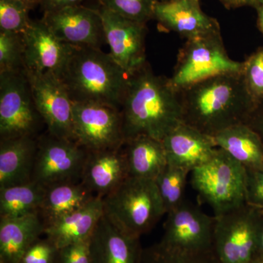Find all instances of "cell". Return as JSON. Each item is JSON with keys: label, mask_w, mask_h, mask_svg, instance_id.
Segmentation results:
<instances>
[{"label": "cell", "mask_w": 263, "mask_h": 263, "mask_svg": "<svg viewBox=\"0 0 263 263\" xmlns=\"http://www.w3.org/2000/svg\"><path fill=\"white\" fill-rule=\"evenodd\" d=\"M154 18L186 41L221 32L217 21L202 11L200 0H162L155 5Z\"/></svg>", "instance_id": "cell-16"}, {"label": "cell", "mask_w": 263, "mask_h": 263, "mask_svg": "<svg viewBox=\"0 0 263 263\" xmlns=\"http://www.w3.org/2000/svg\"><path fill=\"white\" fill-rule=\"evenodd\" d=\"M103 214V197L96 196L84 206L45 227L44 234L59 249L89 239Z\"/></svg>", "instance_id": "cell-20"}, {"label": "cell", "mask_w": 263, "mask_h": 263, "mask_svg": "<svg viewBox=\"0 0 263 263\" xmlns=\"http://www.w3.org/2000/svg\"><path fill=\"white\" fill-rule=\"evenodd\" d=\"M100 5L118 14L146 24L154 18V10L162 0H99Z\"/></svg>", "instance_id": "cell-31"}, {"label": "cell", "mask_w": 263, "mask_h": 263, "mask_svg": "<svg viewBox=\"0 0 263 263\" xmlns=\"http://www.w3.org/2000/svg\"><path fill=\"white\" fill-rule=\"evenodd\" d=\"M59 249L47 237L37 238L26 251L20 263H57Z\"/></svg>", "instance_id": "cell-33"}, {"label": "cell", "mask_w": 263, "mask_h": 263, "mask_svg": "<svg viewBox=\"0 0 263 263\" xmlns=\"http://www.w3.org/2000/svg\"><path fill=\"white\" fill-rule=\"evenodd\" d=\"M190 171L167 163L155 179L166 214L180 205Z\"/></svg>", "instance_id": "cell-28"}, {"label": "cell", "mask_w": 263, "mask_h": 263, "mask_svg": "<svg viewBox=\"0 0 263 263\" xmlns=\"http://www.w3.org/2000/svg\"><path fill=\"white\" fill-rule=\"evenodd\" d=\"M167 214L160 243L193 252L213 249L214 216L185 200Z\"/></svg>", "instance_id": "cell-13"}, {"label": "cell", "mask_w": 263, "mask_h": 263, "mask_svg": "<svg viewBox=\"0 0 263 263\" xmlns=\"http://www.w3.org/2000/svg\"><path fill=\"white\" fill-rule=\"evenodd\" d=\"M259 209V212H260V214L263 216V207L262 208H257Z\"/></svg>", "instance_id": "cell-44"}, {"label": "cell", "mask_w": 263, "mask_h": 263, "mask_svg": "<svg viewBox=\"0 0 263 263\" xmlns=\"http://www.w3.org/2000/svg\"><path fill=\"white\" fill-rule=\"evenodd\" d=\"M24 70L22 34L0 31V72Z\"/></svg>", "instance_id": "cell-29"}, {"label": "cell", "mask_w": 263, "mask_h": 263, "mask_svg": "<svg viewBox=\"0 0 263 263\" xmlns=\"http://www.w3.org/2000/svg\"><path fill=\"white\" fill-rule=\"evenodd\" d=\"M41 121L25 70L0 72L1 139L34 136Z\"/></svg>", "instance_id": "cell-9"}, {"label": "cell", "mask_w": 263, "mask_h": 263, "mask_svg": "<svg viewBox=\"0 0 263 263\" xmlns=\"http://www.w3.org/2000/svg\"><path fill=\"white\" fill-rule=\"evenodd\" d=\"M167 1H168V0H167Z\"/></svg>", "instance_id": "cell-46"}, {"label": "cell", "mask_w": 263, "mask_h": 263, "mask_svg": "<svg viewBox=\"0 0 263 263\" xmlns=\"http://www.w3.org/2000/svg\"><path fill=\"white\" fill-rule=\"evenodd\" d=\"M243 62L229 56L221 32L187 40L180 50L170 83L176 91L224 74H241Z\"/></svg>", "instance_id": "cell-6"}, {"label": "cell", "mask_w": 263, "mask_h": 263, "mask_svg": "<svg viewBox=\"0 0 263 263\" xmlns=\"http://www.w3.org/2000/svg\"><path fill=\"white\" fill-rule=\"evenodd\" d=\"M227 8H237L235 0H219Z\"/></svg>", "instance_id": "cell-41"}, {"label": "cell", "mask_w": 263, "mask_h": 263, "mask_svg": "<svg viewBox=\"0 0 263 263\" xmlns=\"http://www.w3.org/2000/svg\"><path fill=\"white\" fill-rule=\"evenodd\" d=\"M241 76L249 95L257 105L263 100V47L243 62Z\"/></svg>", "instance_id": "cell-32"}, {"label": "cell", "mask_w": 263, "mask_h": 263, "mask_svg": "<svg viewBox=\"0 0 263 263\" xmlns=\"http://www.w3.org/2000/svg\"><path fill=\"white\" fill-rule=\"evenodd\" d=\"M45 194L46 189L32 181L0 189V219L38 213Z\"/></svg>", "instance_id": "cell-26"}, {"label": "cell", "mask_w": 263, "mask_h": 263, "mask_svg": "<svg viewBox=\"0 0 263 263\" xmlns=\"http://www.w3.org/2000/svg\"><path fill=\"white\" fill-rule=\"evenodd\" d=\"M129 177L123 146L88 151L81 181L96 196L103 197Z\"/></svg>", "instance_id": "cell-18"}, {"label": "cell", "mask_w": 263, "mask_h": 263, "mask_svg": "<svg viewBox=\"0 0 263 263\" xmlns=\"http://www.w3.org/2000/svg\"><path fill=\"white\" fill-rule=\"evenodd\" d=\"M32 8L18 0H0V31L23 34L30 23Z\"/></svg>", "instance_id": "cell-30"}, {"label": "cell", "mask_w": 263, "mask_h": 263, "mask_svg": "<svg viewBox=\"0 0 263 263\" xmlns=\"http://www.w3.org/2000/svg\"><path fill=\"white\" fill-rule=\"evenodd\" d=\"M167 163L190 171L200 167L216 155L214 138L181 123L162 140Z\"/></svg>", "instance_id": "cell-17"}, {"label": "cell", "mask_w": 263, "mask_h": 263, "mask_svg": "<svg viewBox=\"0 0 263 263\" xmlns=\"http://www.w3.org/2000/svg\"><path fill=\"white\" fill-rule=\"evenodd\" d=\"M57 263H93L91 238L59 249Z\"/></svg>", "instance_id": "cell-34"}, {"label": "cell", "mask_w": 263, "mask_h": 263, "mask_svg": "<svg viewBox=\"0 0 263 263\" xmlns=\"http://www.w3.org/2000/svg\"><path fill=\"white\" fill-rule=\"evenodd\" d=\"M85 0H40L39 5L43 13L57 11L68 7L81 5Z\"/></svg>", "instance_id": "cell-36"}, {"label": "cell", "mask_w": 263, "mask_h": 263, "mask_svg": "<svg viewBox=\"0 0 263 263\" xmlns=\"http://www.w3.org/2000/svg\"><path fill=\"white\" fill-rule=\"evenodd\" d=\"M263 2V0H235L236 7L252 6L257 8Z\"/></svg>", "instance_id": "cell-38"}, {"label": "cell", "mask_w": 263, "mask_h": 263, "mask_svg": "<svg viewBox=\"0 0 263 263\" xmlns=\"http://www.w3.org/2000/svg\"><path fill=\"white\" fill-rule=\"evenodd\" d=\"M74 141L87 151L121 148L124 143L121 110L98 103H73Z\"/></svg>", "instance_id": "cell-10"}, {"label": "cell", "mask_w": 263, "mask_h": 263, "mask_svg": "<svg viewBox=\"0 0 263 263\" xmlns=\"http://www.w3.org/2000/svg\"><path fill=\"white\" fill-rule=\"evenodd\" d=\"M37 148L34 136L1 139L0 189L32 181Z\"/></svg>", "instance_id": "cell-21"}, {"label": "cell", "mask_w": 263, "mask_h": 263, "mask_svg": "<svg viewBox=\"0 0 263 263\" xmlns=\"http://www.w3.org/2000/svg\"><path fill=\"white\" fill-rule=\"evenodd\" d=\"M104 214L124 233L140 237L156 226L165 210L154 179L128 177L104 197Z\"/></svg>", "instance_id": "cell-4"}, {"label": "cell", "mask_w": 263, "mask_h": 263, "mask_svg": "<svg viewBox=\"0 0 263 263\" xmlns=\"http://www.w3.org/2000/svg\"><path fill=\"white\" fill-rule=\"evenodd\" d=\"M25 70L34 105L52 136L74 141L73 102L58 76Z\"/></svg>", "instance_id": "cell-11"}, {"label": "cell", "mask_w": 263, "mask_h": 263, "mask_svg": "<svg viewBox=\"0 0 263 263\" xmlns=\"http://www.w3.org/2000/svg\"><path fill=\"white\" fill-rule=\"evenodd\" d=\"M217 148L241 164L246 170L263 165V143L247 124H236L213 136Z\"/></svg>", "instance_id": "cell-23"}, {"label": "cell", "mask_w": 263, "mask_h": 263, "mask_svg": "<svg viewBox=\"0 0 263 263\" xmlns=\"http://www.w3.org/2000/svg\"><path fill=\"white\" fill-rule=\"evenodd\" d=\"M98 10L110 47L109 54L128 75H133L147 63L146 24L126 18L102 5Z\"/></svg>", "instance_id": "cell-12"}, {"label": "cell", "mask_w": 263, "mask_h": 263, "mask_svg": "<svg viewBox=\"0 0 263 263\" xmlns=\"http://www.w3.org/2000/svg\"><path fill=\"white\" fill-rule=\"evenodd\" d=\"M257 11V24L260 32L263 34V2L256 8Z\"/></svg>", "instance_id": "cell-40"}, {"label": "cell", "mask_w": 263, "mask_h": 263, "mask_svg": "<svg viewBox=\"0 0 263 263\" xmlns=\"http://www.w3.org/2000/svg\"><path fill=\"white\" fill-rule=\"evenodd\" d=\"M18 1L23 2L26 4L30 5L34 8L35 5H39L40 0H18Z\"/></svg>", "instance_id": "cell-42"}, {"label": "cell", "mask_w": 263, "mask_h": 263, "mask_svg": "<svg viewBox=\"0 0 263 263\" xmlns=\"http://www.w3.org/2000/svg\"><path fill=\"white\" fill-rule=\"evenodd\" d=\"M247 203L256 208L263 207V165L257 168L246 170Z\"/></svg>", "instance_id": "cell-35"}, {"label": "cell", "mask_w": 263, "mask_h": 263, "mask_svg": "<svg viewBox=\"0 0 263 263\" xmlns=\"http://www.w3.org/2000/svg\"><path fill=\"white\" fill-rule=\"evenodd\" d=\"M45 224L38 213L22 217L0 219V260L20 263L26 251L44 234Z\"/></svg>", "instance_id": "cell-22"}, {"label": "cell", "mask_w": 263, "mask_h": 263, "mask_svg": "<svg viewBox=\"0 0 263 263\" xmlns=\"http://www.w3.org/2000/svg\"><path fill=\"white\" fill-rule=\"evenodd\" d=\"M87 153L77 142L57 138L47 132L37 138L32 181L45 189L81 181Z\"/></svg>", "instance_id": "cell-8"}, {"label": "cell", "mask_w": 263, "mask_h": 263, "mask_svg": "<svg viewBox=\"0 0 263 263\" xmlns=\"http://www.w3.org/2000/svg\"><path fill=\"white\" fill-rule=\"evenodd\" d=\"M250 263H263V260H262V259H255Z\"/></svg>", "instance_id": "cell-43"}, {"label": "cell", "mask_w": 263, "mask_h": 263, "mask_svg": "<svg viewBox=\"0 0 263 263\" xmlns=\"http://www.w3.org/2000/svg\"><path fill=\"white\" fill-rule=\"evenodd\" d=\"M42 19L57 37L72 46L101 48L107 43L98 10L77 5L44 13Z\"/></svg>", "instance_id": "cell-15"}, {"label": "cell", "mask_w": 263, "mask_h": 263, "mask_svg": "<svg viewBox=\"0 0 263 263\" xmlns=\"http://www.w3.org/2000/svg\"><path fill=\"white\" fill-rule=\"evenodd\" d=\"M129 76L101 48L75 46L60 75L73 103H98L122 110Z\"/></svg>", "instance_id": "cell-3"}, {"label": "cell", "mask_w": 263, "mask_h": 263, "mask_svg": "<svg viewBox=\"0 0 263 263\" xmlns=\"http://www.w3.org/2000/svg\"><path fill=\"white\" fill-rule=\"evenodd\" d=\"M129 177L155 180L167 165L162 142L148 136H139L123 145Z\"/></svg>", "instance_id": "cell-24"}, {"label": "cell", "mask_w": 263, "mask_h": 263, "mask_svg": "<svg viewBox=\"0 0 263 263\" xmlns=\"http://www.w3.org/2000/svg\"><path fill=\"white\" fill-rule=\"evenodd\" d=\"M213 249L221 263H250L256 259L263 216L246 203L214 216Z\"/></svg>", "instance_id": "cell-7"}, {"label": "cell", "mask_w": 263, "mask_h": 263, "mask_svg": "<svg viewBox=\"0 0 263 263\" xmlns=\"http://www.w3.org/2000/svg\"><path fill=\"white\" fill-rule=\"evenodd\" d=\"M256 259H262L263 260V221L260 230H259L258 247H257V253Z\"/></svg>", "instance_id": "cell-39"}, {"label": "cell", "mask_w": 263, "mask_h": 263, "mask_svg": "<svg viewBox=\"0 0 263 263\" xmlns=\"http://www.w3.org/2000/svg\"><path fill=\"white\" fill-rule=\"evenodd\" d=\"M247 124L259 135L263 143V100L257 104Z\"/></svg>", "instance_id": "cell-37"}, {"label": "cell", "mask_w": 263, "mask_h": 263, "mask_svg": "<svg viewBox=\"0 0 263 263\" xmlns=\"http://www.w3.org/2000/svg\"><path fill=\"white\" fill-rule=\"evenodd\" d=\"M0 263H4V262H3V261L0 260Z\"/></svg>", "instance_id": "cell-45"}, {"label": "cell", "mask_w": 263, "mask_h": 263, "mask_svg": "<svg viewBox=\"0 0 263 263\" xmlns=\"http://www.w3.org/2000/svg\"><path fill=\"white\" fill-rule=\"evenodd\" d=\"M22 37L24 70L51 72L60 77L75 46L57 37L43 19L31 20Z\"/></svg>", "instance_id": "cell-14"}, {"label": "cell", "mask_w": 263, "mask_h": 263, "mask_svg": "<svg viewBox=\"0 0 263 263\" xmlns=\"http://www.w3.org/2000/svg\"><path fill=\"white\" fill-rule=\"evenodd\" d=\"M121 113L124 142L139 136L162 141L183 123L179 93L148 63L129 76Z\"/></svg>", "instance_id": "cell-1"}, {"label": "cell", "mask_w": 263, "mask_h": 263, "mask_svg": "<svg viewBox=\"0 0 263 263\" xmlns=\"http://www.w3.org/2000/svg\"><path fill=\"white\" fill-rule=\"evenodd\" d=\"M178 93L183 123L212 137L232 126L247 124L257 106L241 74L214 76Z\"/></svg>", "instance_id": "cell-2"}, {"label": "cell", "mask_w": 263, "mask_h": 263, "mask_svg": "<svg viewBox=\"0 0 263 263\" xmlns=\"http://www.w3.org/2000/svg\"><path fill=\"white\" fill-rule=\"evenodd\" d=\"M191 173L194 190L210 205L214 216L247 203L245 167L220 148L209 162Z\"/></svg>", "instance_id": "cell-5"}, {"label": "cell", "mask_w": 263, "mask_h": 263, "mask_svg": "<svg viewBox=\"0 0 263 263\" xmlns=\"http://www.w3.org/2000/svg\"><path fill=\"white\" fill-rule=\"evenodd\" d=\"M141 263H221L214 249L205 251L183 250L156 243L143 249Z\"/></svg>", "instance_id": "cell-27"}, {"label": "cell", "mask_w": 263, "mask_h": 263, "mask_svg": "<svg viewBox=\"0 0 263 263\" xmlns=\"http://www.w3.org/2000/svg\"><path fill=\"white\" fill-rule=\"evenodd\" d=\"M93 263H141L140 238L124 233L105 214L91 237Z\"/></svg>", "instance_id": "cell-19"}, {"label": "cell", "mask_w": 263, "mask_h": 263, "mask_svg": "<svg viewBox=\"0 0 263 263\" xmlns=\"http://www.w3.org/2000/svg\"><path fill=\"white\" fill-rule=\"evenodd\" d=\"M95 197L82 181L56 185L46 189L38 214L46 227L84 206Z\"/></svg>", "instance_id": "cell-25"}]
</instances>
